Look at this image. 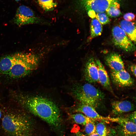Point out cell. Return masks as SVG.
<instances>
[{
    "mask_svg": "<svg viewBox=\"0 0 136 136\" xmlns=\"http://www.w3.org/2000/svg\"><path fill=\"white\" fill-rule=\"evenodd\" d=\"M20 103L33 114L38 116L50 125L57 126L59 124V110L53 101L39 96L21 95L18 97Z\"/></svg>",
    "mask_w": 136,
    "mask_h": 136,
    "instance_id": "cell-1",
    "label": "cell"
},
{
    "mask_svg": "<svg viewBox=\"0 0 136 136\" xmlns=\"http://www.w3.org/2000/svg\"><path fill=\"white\" fill-rule=\"evenodd\" d=\"M51 50L49 46L38 53L22 52L13 54L11 67L5 76L13 79L25 77L37 68L41 59Z\"/></svg>",
    "mask_w": 136,
    "mask_h": 136,
    "instance_id": "cell-2",
    "label": "cell"
},
{
    "mask_svg": "<svg viewBox=\"0 0 136 136\" xmlns=\"http://www.w3.org/2000/svg\"><path fill=\"white\" fill-rule=\"evenodd\" d=\"M4 129L11 136H32V128L29 120L19 113H10L2 119Z\"/></svg>",
    "mask_w": 136,
    "mask_h": 136,
    "instance_id": "cell-3",
    "label": "cell"
},
{
    "mask_svg": "<svg viewBox=\"0 0 136 136\" xmlns=\"http://www.w3.org/2000/svg\"><path fill=\"white\" fill-rule=\"evenodd\" d=\"M13 21L19 26L34 24L50 25L49 22L37 17L31 9L23 5L20 6L17 9Z\"/></svg>",
    "mask_w": 136,
    "mask_h": 136,
    "instance_id": "cell-4",
    "label": "cell"
},
{
    "mask_svg": "<svg viewBox=\"0 0 136 136\" xmlns=\"http://www.w3.org/2000/svg\"><path fill=\"white\" fill-rule=\"evenodd\" d=\"M114 43L115 45L126 51H132L135 47L124 31L119 26H114L112 30Z\"/></svg>",
    "mask_w": 136,
    "mask_h": 136,
    "instance_id": "cell-5",
    "label": "cell"
},
{
    "mask_svg": "<svg viewBox=\"0 0 136 136\" xmlns=\"http://www.w3.org/2000/svg\"><path fill=\"white\" fill-rule=\"evenodd\" d=\"M124 0H79L81 9L86 12L92 10L97 13L105 12L113 4L118 2L120 4Z\"/></svg>",
    "mask_w": 136,
    "mask_h": 136,
    "instance_id": "cell-6",
    "label": "cell"
},
{
    "mask_svg": "<svg viewBox=\"0 0 136 136\" xmlns=\"http://www.w3.org/2000/svg\"><path fill=\"white\" fill-rule=\"evenodd\" d=\"M109 121L116 122L119 125V132L122 136H132L135 135L136 124L127 118L109 117Z\"/></svg>",
    "mask_w": 136,
    "mask_h": 136,
    "instance_id": "cell-7",
    "label": "cell"
},
{
    "mask_svg": "<svg viewBox=\"0 0 136 136\" xmlns=\"http://www.w3.org/2000/svg\"><path fill=\"white\" fill-rule=\"evenodd\" d=\"M111 76L113 83L120 86H130L134 84L133 79L125 69L117 72L111 71Z\"/></svg>",
    "mask_w": 136,
    "mask_h": 136,
    "instance_id": "cell-8",
    "label": "cell"
},
{
    "mask_svg": "<svg viewBox=\"0 0 136 136\" xmlns=\"http://www.w3.org/2000/svg\"><path fill=\"white\" fill-rule=\"evenodd\" d=\"M74 90L100 102L105 97L104 94L102 92L89 83L79 86Z\"/></svg>",
    "mask_w": 136,
    "mask_h": 136,
    "instance_id": "cell-9",
    "label": "cell"
},
{
    "mask_svg": "<svg viewBox=\"0 0 136 136\" xmlns=\"http://www.w3.org/2000/svg\"><path fill=\"white\" fill-rule=\"evenodd\" d=\"M76 112L83 114L87 117L94 120L107 122L109 117H105L99 115L92 107L81 103L76 107Z\"/></svg>",
    "mask_w": 136,
    "mask_h": 136,
    "instance_id": "cell-10",
    "label": "cell"
},
{
    "mask_svg": "<svg viewBox=\"0 0 136 136\" xmlns=\"http://www.w3.org/2000/svg\"><path fill=\"white\" fill-rule=\"evenodd\" d=\"M84 76L88 83L98 81V71L95 61L93 58H90L86 62L84 70Z\"/></svg>",
    "mask_w": 136,
    "mask_h": 136,
    "instance_id": "cell-11",
    "label": "cell"
},
{
    "mask_svg": "<svg viewBox=\"0 0 136 136\" xmlns=\"http://www.w3.org/2000/svg\"><path fill=\"white\" fill-rule=\"evenodd\" d=\"M105 60L112 71L117 72L125 69L123 61L118 53H113L109 54L106 57Z\"/></svg>",
    "mask_w": 136,
    "mask_h": 136,
    "instance_id": "cell-12",
    "label": "cell"
},
{
    "mask_svg": "<svg viewBox=\"0 0 136 136\" xmlns=\"http://www.w3.org/2000/svg\"><path fill=\"white\" fill-rule=\"evenodd\" d=\"M112 112L116 115L132 111L134 110V105L127 100L114 101L112 104Z\"/></svg>",
    "mask_w": 136,
    "mask_h": 136,
    "instance_id": "cell-13",
    "label": "cell"
},
{
    "mask_svg": "<svg viewBox=\"0 0 136 136\" xmlns=\"http://www.w3.org/2000/svg\"><path fill=\"white\" fill-rule=\"evenodd\" d=\"M95 62L98 71V81L104 88L112 91L109 77L104 66L99 60H96Z\"/></svg>",
    "mask_w": 136,
    "mask_h": 136,
    "instance_id": "cell-14",
    "label": "cell"
},
{
    "mask_svg": "<svg viewBox=\"0 0 136 136\" xmlns=\"http://www.w3.org/2000/svg\"><path fill=\"white\" fill-rule=\"evenodd\" d=\"M121 28L125 32L129 38L132 41H136V26L134 23L124 20L121 21L119 23Z\"/></svg>",
    "mask_w": 136,
    "mask_h": 136,
    "instance_id": "cell-15",
    "label": "cell"
},
{
    "mask_svg": "<svg viewBox=\"0 0 136 136\" xmlns=\"http://www.w3.org/2000/svg\"><path fill=\"white\" fill-rule=\"evenodd\" d=\"M73 92L76 98L81 103L91 106L95 109L100 106V102L86 96L74 89Z\"/></svg>",
    "mask_w": 136,
    "mask_h": 136,
    "instance_id": "cell-16",
    "label": "cell"
},
{
    "mask_svg": "<svg viewBox=\"0 0 136 136\" xmlns=\"http://www.w3.org/2000/svg\"><path fill=\"white\" fill-rule=\"evenodd\" d=\"M103 31L102 24L96 18L92 19L90 24V36L89 40L100 35Z\"/></svg>",
    "mask_w": 136,
    "mask_h": 136,
    "instance_id": "cell-17",
    "label": "cell"
},
{
    "mask_svg": "<svg viewBox=\"0 0 136 136\" xmlns=\"http://www.w3.org/2000/svg\"><path fill=\"white\" fill-rule=\"evenodd\" d=\"M40 6L46 12L53 10L57 6V0H38Z\"/></svg>",
    "mask_w": 136,
    "mask_h": 136,
    "instance_id": "cell-18",
    "label": "cell"
},
{
    "mask_svg": "<svg viewBox=\"0 0 136 136\" xmlns=\"http://www.w3.org/2000/svg\"><path fill=\"white\" fill-rule=\"evenodd\" d=\"M72 118L76 123L85 125L89 122L95 120L91 119L81 113H78L72 115Z\"/></svg>",
    "mask_w": 136,
    "mask_h": 136,
    "instance_id": "cell-19",
    "label": "cell"
},
{
    "mask_svg": "<svg viewBox=\"0 0 136 136\" xmlns=\"http://www.w3.org/2000/svg\"><path fill=\"white\" fill-rule=\"evenodd\" d=\"M120 4L115 2L111 5L106 10L107 15L111 17H116L121 14L120 9Z\"/></svg>",
    "mask_w": 136,
    "mask_h": 136,
    "instance_id": "cell-20",
    "label": "cell"
},
{
    "mask_svg": "<svg viewBox=\"0 0 136 136\" xmlns=\"http://www.w3.org/2000/svg\"><path fill=\"white\" fill-rule=\"evenodd\" d=\"M95 125L96 132L99 136H108V129L103 122H98Z\"/></svg>",
    "mask_w": 136,
    "mask_h": 136,
    "instance_id": "cell-21",
    "label": "cell"
},
{
    "mask_svg": "<svg viewBox=\"0 0 136 136\" xmlns=\"http://www.w3.org/2000/svg\"><path fill=\"white\" fill-rule=\"evenodd\" d=\"M96 17L101 24H106L110 22V20L108 15L105 12L97 13Z\"/></svg>",
    "mask_w": 136,
    "mask_h": 136,
    "instance_id": "cell-22",
    "label": "cell"
},
{
    "mask_svg": "<svg viewBox=\"0 0 136 136\" xmlns=\"http://www.w3.org/2000/svg\"><path fill=\"white\" fill-rule=\"evenodd\" d=\"M92 121L87 123L85 127V131L88 135L96 132V127L94 122Z\"/></svg>",
    "mask_w": 136,
    "mask_h": 136,
    "instance_id": "cell-23",
    "label": "cell"
},
{
    "mask_svg": "<svg viewBox=\"0 0 136 136\" xmlns=\"http://www.w3.org/2000/svg\"><path fill=\"white\" fill-rule=\"evenodd\" d=\"M123 18L125 20L131 21L135 20V15L132 13L128 12L124 15Z\"/></svg>",
    "mask_w": 136,
    "mask_h": 136,
    "instance_id": "cell-24",
    "label": "cell"
},
{
    "mask_svg": "<svg viewBox=\"0 0 136 136\" xmlns=\"http://www.w3.org/2000/svg\"><path fill=\"white\" fill-rule=\"evenodd\" d=\"M127 118L129 120L136 124V112L135 111L132 112L129 115Z\"/></svg>",
    "mask_w": 136,
    "mask_h": 136,
    "instance_id": "cell-25",
    "label": "cell"
},
{
    "mask_svg": "<svg viewBox=\"0 0 136 136\" xmlns=\"http://www.w3.org/2000/svg\"><path fill=\"white\" fill-rule=\"evenodd\" d=\"M86 12L87 13L88 15V16L92 19L96 17V13L93 10H89Z\"/></svg>",
    "mask_w": 136,
    "mask_h": 136,
    "instance_id": "cell-26",
    "label": "cell"
},
{
    "mask_svg": "<svg viewBox=\"0 0 136 136\" xmlns=\"http://www.w3.org/2000/svg\"><path fill=\"white\" fill-rule=\"evenodd\" d=\"M130 69L131 72L134 76L136 77V65L133 64L130 67Z\"/></svg>",
    "mask_w": 136,
    "mask_h": 136,
    "instance_id": "cell-27",
    "label": "cell"
},
{
    "mask_svg": "<svg viewBox=\"0 0 136 136\" xmlns=\"http://www.w3.org/2000/svg\"><path fill=\"white\" fill-rule=\"evenodd\" d=\"M76 136H86L80 131H78L76 133Z\"/></svg>",
    "mask_w": 136,
    "mask_h": 136,
    "instance_id": "cell-28",
    "label": "cell"
},
{
    "mask_svg": "<svg viewBox=\"0 0 136 136\" xmlns=\"http://www.w3.org/2000/svg\"><path fill=\"white\" fill-rule=\"evenodd\" d=\"M88 136H99L96 132L93 133H92L88 135Z\"/></svg>",
    "mask_w": 136,
    "mask_h": 136,
    "instance_id": "cell-29",
    "label": "cell"
},
{
    "mask_svg": "<svg viewBox=\"0 0 136 136\" xmlns=\"http://www.w3.org/2000/svg\"><path fill=\"white\" fill-rule=\"evenodd\" d=\"M2 115V112H1V110L0 109V119L1 118V117Z\"/></svg>",
    "mask_w": 136,
    "mask_h": 136,
    "instance_id": "cell-30",
    "label": "cell"
},
{
    "mask_svg": "<svg viewBox=\"0 0 136 136\" xmlns=\"http://www.w3.org/2000/svg\"><path fill=\"white\" fill-rule=\"evenodd\" d=\"M15 0L17 1H20L21 0Z\"/></svg>",
    "mask_w": 136,
    "mask_h": 136,
    "instance_id": "cell-31",
    "label": "cell"
},
{
    "mask_svg": "<svg viewBox=\"0 0 136 136\" xmlns=\"http://www.w3.org/2000/svg\"><path fill=\"white\" fill-rule=\"evenodd\" d=\"M135 136V135H133V136Z\"/></svg>",
    "mask_w": 136,
    "mask_h": 136,
    "instance_id": "cell-32",
    "label": "cell"
}]
</instances>
